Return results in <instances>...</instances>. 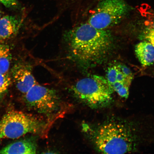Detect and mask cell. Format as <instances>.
<instances>
[{
	"label": "cell",
	"instance_id": "obj_15",
	"mask_svg": "<svg viewBox=\"0 0 154 154\" xmlns=\"http://www.w3.org/2000/svg\"><path fill=\"white\" fill-rule=\"evenodd\" d=\"M0 2L8 8H13L18 5L17 0H0Z\"/></svg>",
	"mask_w": 154,
	"mask_h": 154
},
{
	"label": "cell",
	"instance_id": "obj_12",
	"mask_svg": "<svg viewBox=\"0 0 154 154\" xmlns=\"http://www.w3.org/2000/svg\"><path fill=\"white\" fill-rule=\"evenodd\" d=\"M12 59L9 46L5 44H0V74L8 72Z\"/></svg>",
	"mask_w": 154,
	"mask_h": 154
},
{
	"label": "cell",
	"instance_id": "obj_16",
	"mask_svg": "<svg viewBox=\"0 0 154 154\" xmlns=\"http://www.w3.org/2000/svg\"><path fill=\"white\" fill-rule=\"evenodd\" d=\"M1 11H0V18H1Z\"/></svg>",
	"mask_w": 154,
	"mask_h": 154
},
{
	"label": "cell",
	"instance_id": "obj_1",
	"mask_svg": "<svg viewBox=\"0 0 154 154\" xmlns=\"http://www.w3.org/2000/svg\"><path fill=\"white\" fill-rule=\"evenodd\" d=\"M67 40L72 57L79 62L88 65L101 63L113 43L109 30L96 28L88 23L73 29L69 32Z\"/></svg>",
	"mask_w": 154,
	"mask_h": 154
},
{
	"label": "cell",
	"instance_id": "obj_14",
	"mask_svg": "<svg viewBox=\"0 0 154 154\" xmlns=\"http://www.w3.org/2000/svg\"><path fill=\"white\" fill-rule=\"evenodd\" d=\"M140 38L142 40L149 42L154 46V23L144 29Z\"/></svg>",
	"mask_w": 154,
	"mask_h": 154
},
{
	"label": "cell",
	"instance_id": "obj_11",
	"mask_svg": "<svg viewBox=\"0 0 154 154\" xmlns=\"http://www.w3.org/2000/svg\"><path fill=\"white\" fill-rule=\"evenodd\" d=\"M135 51L143 66H149L154 63V46L149 42L143 40L137 44Z\"/></svg>",
	"mask_w": 154,
	"mask_h": 154
},
{
	"label": "cell",
	"instance_id": "obj_3",
	"mask_svg": "<svg viewBox=\"0 0 154 154\" xmlns=\"http://www.w3.org/2000/svg\"><path fill=\"white\" fill-rule=\"evenodd\" d=\"M72 90L77 99L94 109L103 108L110 104L114 91L105 78L97 75L78 81Z\"/></svg>",
	"mask_w": 154,
	"mask_h": 154
},
{
	"label": "cell",
	"instance_id": "obj_2",
	"mask_svg": "<svg viewBox=\"0 0 154 154\" xmlns=\"http://www.w3.org/2000/svg\"><path fill=\"white\" fill-rule=\"evenodd\" d=\"M96 149L104 154H125L134 151L136 137L132 127L122 121H110L95 128H86Z\"/></svg>",
	"mask_w": 154,
	"mask_h": 154
},
{
	"label": "cell",
	"instance_id": "obj_6",
	"mask_svg": "<svg viewBox=\"0 0 154 154\" xmlns=\"http://www.w3.org/2000/svg\"><path fill=\"white\" fill-rule=\"evenodd\" d=\"M25 104L29 108L48 117L60 110L61 101L57 92L36 84L24 94Z\"/></svg>",
	"mask_w": 154,
	"mask_h": 154
},
{
	"label": "cell",
	"instance_id": "obj_7",
	"mask_svg": "<svg viewBox=\"0 0 154 154\" xmlns=\"http://www.w3.org/2000/svg\"><path fill=\"white\" fill-rule=\"evenodd\" d=\"M11 77L17 89L24 94L37 84L32 73L31 65L28 63H15L11 69Z\"/></svg>",
	"mask_w": 154,
	"mask_h": 154
},
{
	"label": "cell",
	"instance_id": "obj_5",
	"mask_svg": "<svg viewBox=\"0 0 154 154\" xmlns=\"http://www.w3.org/2000/svg\"><path fill=\"white\" fill-rule=\"evenodd\" d=\"M131 9L125 0H100L88 23L96 28L107 29L120 23Z\"/></svg>",
	"mask_w": 154,
	"mask_h": 154
},
{
	"label": "cell",
	"instance_id": "obj_4",
	"mask_svg": "<svg viewBox=\"0 0 154 154\" xmlns=\"http://www.w3.org/2000/svg\"><path fill=\"white\" fill-rule=\"evenodd\" d=\"M46 126L44 121L34 116L9 111L0 119V140L16 139L29 134H41Z\"/></svg>",
	"mask_w": 154,
	"mask_h": 154
},
{
	"label": "cell",
	"instance_id": "obj_9",
	"mask_svg": "<svg viewBox=\"0 0 154 154\" xmlns=\"http://www.w3.org/2000/svg\"><path fill=\"white\" fill-rule=\"evenodd\" d=\"M22 20L13 15H6L0 18V40L10 39L18 32Z\"/></svg>",
	"mask_w": 154,
	"mask_h": 154
},
{
	"label": "cell",
	"instance_id": "obj_10",
	"mask_svg": "<svg viewBox=\"0 0 154 154\" xmlns=\"http://www.w3.org/2000/svg\"><path fill=\"white\" fill-rule=\"evenodd\" d=\"M37 146L34 140L26 138L11 143L0 150V154H36Z\"/></svg>",
	"mask_w": 154,
	"mask_h": 154
},
{
	"label": "cell",
	"instance_id": "obj_8",
	"mask_svg": "<svg viewBox=\"0 0 154 154\" xmlns=\"http://www.w3.org/2000/svg\"><path fill=\"white\" fill-rule=\"evenodd\" d=\"M105 78L113 91L121 97L128 98L134 77L126 75L116 65L108 67Z\"/></svg>",
	"mask_w": 154,
	"mask_h": 154
},
{
	"label": "cell",
	"instance_id": "obj_13",
	"mask_svg": "<svg viewBox=\"0 0 154 154\" xmlns=\"http://www.w3.org/2000/svg\"><path fill=\"white\" fill-rule=\"evenodd\" d=\"M12 80L8 72L0 74V100L5 97L8 92Z\"/></svg>",
	"mask_w": 154,
	"mask_h": 154
}]
</instances>
